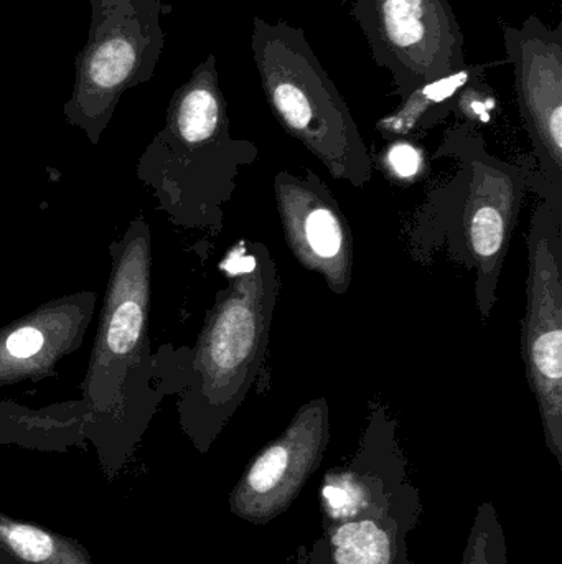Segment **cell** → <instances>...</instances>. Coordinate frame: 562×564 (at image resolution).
Masks as SVG:
<instances>
[{
	"instance_id": "obj_6",
	"label": "cell",
	"mask_w": 562,
	"mask_h": 564,
	"mask_svg": "<svg viewBox=\"0 0 562 564\" xmlns=\"http://www.w3.org/2000/svg\"><path fill=\"white\" fill-rule=\"evenodd\" d=\"M329 444V404L310 401L297 411L287 430L261 451L233 497L234 512L264 525L289 509Z\"/></svg>"
},
{
	"instance_id": "obj_18",
	"label": "cell",
	"mask_w": 562,
	"mask_h": 564,
	"mask_svg": "<svg viewBox=\"0 0 562 564\" xmlns=\"http://www.w3.org/2000/svg\"><path fill=\"white\" fill-rule=\"evenodd\" d=\"M422 152L412 142L405 138L393 139L389 148L386 149L385 165L396 178H415L421 171Z\"/></svg>"
},
{
	"instance_id": "obj_2",
	"label": "cell",
	"mask_w": 562,
	"mask_h": 564,
	"mask_svg": "<svg viewBox=\"0 0 562 564\" xmlns=\"http://www.w3.org/2000/svg\"><path fill=\"white\" fill-rule=\"evenodd\" d=\"M88 42L76 58L75 86L65 106L69 124L98 142L128 89L154 76L164 52L162 0H89Z\"/></svg>"
},
{
	"instance_id": "obj_12",
	"label": "cell",
	"mask_w": 562,
	"mask_h": 564,
	"mask_svg": "<svg viewBox=\"0 0 562 564\" xmlns=\"http://www.w3.org/2000/svg\"><path fill=\"white\" fill-rule=\"evenodd\" d=\"M76 334V332H71ZM68 307L45 308L0 334V383L49 371L75 335Z\"/></svg>"
},
{
	"instance_id": "obj_5",
	"label": "cell",
	"mask_w": 562,
	"mask_h": 564,
	"mask_svg": "<svg viewBox=\"0 0 562 564\" xmlns=\"http://www.w3.org/2000/svg\"><path fill=\"white\" fill-rule=\"evenodd\" d=\"M530 273L521 354L540 408L544 436L562 467V270L561 212L541 202L528 237Z\"/></svg>"
},
{
	"instance_id": "obj_13",
	"label": "cell",
	"mask_w": 562,
	"mask_h": 564,
	"mask_svg": "<svg viewBox=\"0 0 562 564\" xmlns=\"http://www.w3.org/2000/svg\"><path fill=\"white\" fill-rule=\"evenodd\" d=\"M491 66L488 63L465 65L464 68L452 73V75L419 86L403 99L395 112L379 119L376 129L385 138L399 139L411 134L426 121L442 118L454 109V99L459 91L472 79L485 76Z\"/></svg>"
},
{
	"instance_id": "obj_16",
	"label": "cell",
	"mask_w": 562,
	"mask_h": 564,
	"mask_svg": "<svg viewBox=\"0 0 562 564\" xmlns=\"http://www.w3.org/2000/svg\"><path fill=\"white\" fill-rule=\"evenodd\" d=\"M454 109L469 122L488 124L492 115L498 109V99L485 76L472 79L459 91L454 99Z\"/></svg>"
},
{
	"instance_id": "obj_15",
	"label": "cell",
	"mask_w": 562,
	"mask_h": 564,
	"mask_svg": "<svg viewBox=\"0 0 562 564\" xmlns=\"http://www.w3.org/2000/svg\"><path fill=\"white\" fill-rule=\"evenodd\" d=\"M462 564H508L504 532L488 503L478 509Z\"/></svg>"
},
{
	"instance_id": "obj_8",
	"label": "cell",
	"mask_w": 562,
	"mask_h": 564,
	"mask_svg": "<svg viewBox=\"0 0 562 564\" xmlns=\"http://www.w3.org/2000/svg\"><path fill=\"white\" fill-rule=\"evenodd\" d=\"M276 202L284 235L304 268L320 274L335 294L352 282L353 237L339 205L319 178L276 177Z\"/></svg>"
},
{
	"instance_id": "obj_7",
	"label": "cell",
	"mask_w": 562,
	"mask_h": 564,
	"mask_svg": "<svg viewBox=\"0 0 562 564\" xmlns=\"http://www.w3.org/2000/svg\"><path fill=\"white\" fill-rule=\"evenodd\" d=\"M514 66L515 88L525 128L543 167L560 182L562 171V26L538 15L504 29Z\"/></svg>"
},
{
	"instance_id": "obj_10",
	"label": "cell",
	"mask_w": 562,
	"mask_h": 564,
	"mask_svg": "<svg viewBox=\"0 0 562 564\" xmlns=\"http://www.w3.org/2000/svg\"><path fill=\"white\" fill-rule=\"evenodd\" d=\"M148 235L131 231L115 260L101 315L92 370L129 360L141 347L148 314Z\"/></svg>"
},
{
	"instance_id": "obj_14",
	"label": "cell",
	"mask_w": 562,
	"mask_h": 564,
	"mask_svg": "<svg viewBox=\"0 0 562 564\" xmlns=\"http://www.w3.org/2000/svg\"><path fill=\"white\" fill-rule=\"evenodd\" d=\"M337 564H392V536L373 520H353L333 532Z\"/></svg>"
},
{
	"instance_id": "obj_11",
	"label": "cell",
	"mask_w": 562,
	"mask_h": 564,
	"mask_svg": "<svg viewBox=\"0 0 562 564\" xmlns=\"http://www.w3.org/2000/svg\"><path fill=\"white\" fill-rule=\"evenodd\" d=\"M231 145L217 56L210 53L194 69L190 79L175 91L168 106L167 124L158 134L155 148L194 155Z\"/></svg>"
},
{
	"instance_id": "obj_1",
	"label": "cell",
	"mask_w": 562,
	"mask_h": 564,
	"mask_svg": "<svg viewBox=\"0 0 562 564\" xmlns=\"http://www.w3.org/2000/svg\"><path fill=\"white\" fill-rule=\"evenodd\" d=\"M251 48L267 105L279 124L333 177L363 187L372 175L365 142L304 30L256 17Z\"/></svg>"
},
{
	"instance_id": "obj_19",
	"label": "cell",
	"mask_w": 562,
	"mask_h": 564,
	"mask_svg": "<svg viewBox=\"0 0 562 564\" xmlns=\"http://www.w3.org/2000/svg\"><path fill=\"white\" fill-rule=\"evenodd\" d=\"M9 543L20 558L40 563L53 553V542L48 535L29 527H13L9 530Z\"/></svg>"
},
{
	"instance_id": "obj_17",
	"label": "cell",
	"mask_w": 562,
	"mask_h": 564,
	"mask_svg": "<svg viewBox=\"0 0 562 564\" xmlns=\"http://www.w3.org/2000/svg\"><path fill=\"white\" fill-rule=\"evenodd\" d=\"M368 490L353 476L329 477L323 482V500L335 516L356 517L368 500Z\"/></svg>"
},
{
	"instance_id": "obj_3",
	"label": "cell",
	"mask_w": 562,
	"mask_h": 564,
	"mask_svg": "<svg viewBox=\"0 0 562 564\" xmlns=\"http://www.w3.org/2000/svg\"><path fill=\"white\" fill-rule=\"evenodd\" d=\"M233 281L218 297L198 344L195 367L201 391L211 400L243 397L260 370L276 302V268L266 248L253 245L247 254L231 258Z\"/></svg>"
},
{
	"instance_id": "obj_4",
	"label": "cell",
	"mask_w": 562,
	"mask_h": 564,
	"mask_svg": "<svg viewBox=\"0 0 562 564\" xmlns=\"http://www.w3.org/2000/svg\"><path fill=\"white\" fill-rule=\"evenodd\" d=\"M376 66L405 99L467 65L464 33L449 0H346Z\"/></svg>"
},
{
	"instance_id": "obj_9",
	"label": "cell",
	"mask_w": 562,
	"mask_h": 564,
	"mask_svg": "<svg viewBox=\"0 0 562 564\" xmlns=\"http://www.w3.org/2000/svg\"><path fill=\"white\" fill-rule=\"evenodd\" d=\"M472 171L464 230L478 268V307L487 317L494 307L495 289L520 210V191L514 177L497 165L477 161Z\"/></svg>"
}]
</instances>
